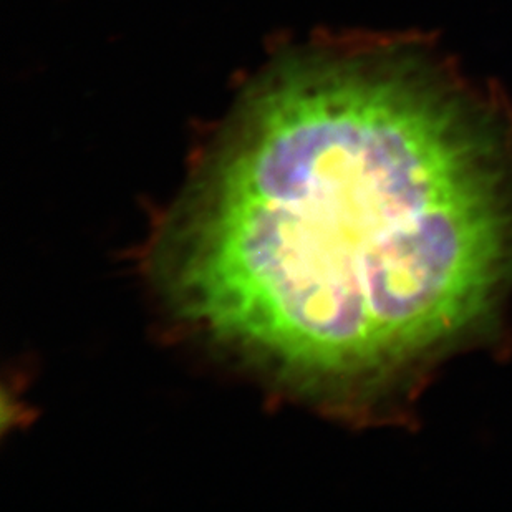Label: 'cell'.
<instances>
[{
  "mask_svg": "<svg viewBox=\"0 0 512 512\" xmlns=\"http://www.w3.org/2000/svg\"><path fill=\"white\" fill-rule=\"evenodd\" d=\"M178 319L300 397L367 408L483 327L512 277V116L425 40L294 49L156 236Z\"/></svg>",
  "mask_w": 512,
  "mask_h": 512,
  "instance_id": "obj_1",
  "label": "cell"
}]
</instances>
